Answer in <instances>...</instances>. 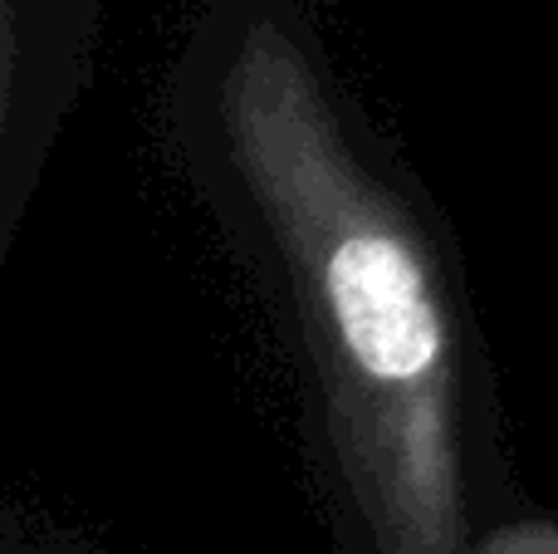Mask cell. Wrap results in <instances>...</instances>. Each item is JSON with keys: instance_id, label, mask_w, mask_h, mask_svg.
I'll return each instance as SVG.
<instances>
[{"instance_id": "cell-2", "label": "cell", "mask_w": 558, "mask_h": 554, "mask_svg": "<svg viewBox=\"0 0 558 554\" xmlns=\"http://www.w3.org/2000/svg\"><path fill=\"white\" fill-rule=\"evenodd\" d=\"M475 554H558V526L554 520H520L481 540Z\"/></svg>"}, {"instance_id": "cell-1", "label": "cell", "mask_w": 558, "mask_h": 554, "mask_svg": "<svg viewBox=\"0 0 558 554\" xmlns=\"http://www.w3.org/2000/svg\"><path fill=\"white\" fill-rule=\"evenodd\" d=\"M235 177L270 221L383 554H461L456 329L436 255L357 162L304 49L255 20L221 79Z\"/></svg>"}, {"instance_id": "cell-3", "label": "cell", "mask_w": 558, "mask_h": 554, "mask_svg": "<svg viewBox=\"0 0 558 554\" xmlns=\"http://www.w3.org/2000/svg\"><path fill=\"white\" fill-rule=\"evenodd\" d=\"M0 94H5V84H0Z\"/></svg>"}]
</instances>
